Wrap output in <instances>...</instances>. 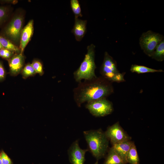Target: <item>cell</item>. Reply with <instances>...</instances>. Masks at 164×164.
I'll return each mask as SVG.
<instances>
[{"mask_svg":"<svg viewBox=\"0 0 164 164\" xmlns=\"http://www.w3.org/2000/svg\"><path fill=\"white\" fill-rule=\"evenodd\" d=\"M33 32V21L30 20L22 29L20 38V50L23 53L24 50L32 37Z\"/></svg>","mask_w":164,"mask_h":164,"instance_id":"cell-11","label":"cell"},{"mask_svg":"<svg viewBox=\"0 0 164 164\" xmlns=\"http://www.w3.org/2000/svg\"><path fill=\"white\" fill-rule=\"evenodd\" d=\"M14 53L11 50L3 48L0 50V56L8 60L14 55Z\"/></svg>","mask_w":164,"mask_h":164,"instance_id":"cell-22","label":"cell"},{"mask_svg":"<svg viewBox=\"0 0 164 164\" xmlns=\"http://www.w3.org/2000/svg\"><path fill=\"white\" fill-rule=\"evenodd\" d=\"M89 150L98 160L104 157L108 150L109 140L101 129L83 132Z\"/></svg>","mask_w":164,"mask_h":164,"instance_id":"cell-2","label":"cell"},{"mask_svg":"<svg viewBox=\"0 0 164 164\" xmlns=\"http://www.w3.org/2000/svg\"><path fill=\"white\" fill-rule=\"evenodd\" d=\"M94 164H98V162L97 161L95 163H94Z\"/></svg>","mask_w":164,"mask_h":164,"instance_id":"cell-29","label":"cell"},{"mask_svg":"<svg viewBox=\"0 0 164 164\" xmlns=\"http://www.w3.org/2000/svg\"><path fill=\"white\" fill-rule=\"evenodd\" d=\"M24 56L21 53L14 54L8 60L11 75L15 76L21 73L24 67Z\"/></svg>","mask_w":164,"mask_h":164,"instance_id":"cell-10","label":"cell"},{"mask_svg":"<svg viewBox=\"0 0 164 164\" xmlns=\"http://www.w3.org/2000/svg\"><path fill=\"white\" fill-rule=\"evenodd\" d=\"M95 46L93 44L87 47V51L79 67L73 73L74 79L79 83L82 80H87L96 77L95 62Z\"/></svg>","mask_w":164,"mask_h":164,"instance_id":"cell-3","label":"cell"},{"mask_svg":"<svg viewBox=\"0 0 164 164\" xmlns=\"http://www.w3.org/2000/svg\"><path fill=\"white\" fill-rule=\"evenodd\" d=\"M134 143L131 140L112 144V148L122 159L125 164L127 163L126 157L131 145Z\"/></svg>","mask_w":164,"mask_h":164,"instance_id":"cell-13","label":"cell"},{"mask_svg":"<svg viewBox=\"0 0 164 164\" xmlns=\"http://www.w3.org/2000/svg\"><path fill=\"white\" fill-rule=\"evenodd\" d=\"M4 48L2 46L1 44L0 43V50Z\"/></svg>","mask_w":164,"mask_h":164,"instance_id":"cell-28","label":"cell"},{"mask_svg":"<svg viewBox=\"0 0 164 164\" xmlns=\"http://www.w3.org/2000/svg\"><path fill=\"white\" fill-rule=\"evenodd\" d=\"M100 72L101 76L112 82L114 76L119 73L117 69L116 61L107 52L104 53Z\"/></svg>","mask_w":164,"mask_h":164,"instance_id":"cell-8","label":"cell"},{"mask_svg":"<svg viewBox=\"0 0 164 164\" xmlns=\"http://www.w3.org/2000/svg\"><path fill=\"white\" fill-rule=\"evenodd\" d=\"M151 57L159 62L164 60V39L157 46Z\"/></svg>","mask_w":164,"mask_h":164,"instance_id":"cell-17","label":"cell"},{"mask_svg":"<svg viewBox=\"0 0 164 164\" xmlns=\"http://www.w3.org/2000/svg\"><path fill=\"white\" fill-rule=\"evenodd\" d=\"M31 64L36 73L39 74L40 76L43 74L44 72L43 65L40 61L35 60L33 61Z\"/></svg>","mask_w":164,"mask_h":164,"instance_id":"cell-21","label":"cell"},{"mask_svg":"<svg viewBox=\"0 0 164 164\" xmlns=\"http://www.w3.org/2000/svg\"><path fill=\"white\" fill-rule=\"evenodd\" d=\"M0 43L4 48L11 50L14 53H19L20 49L11 43L9 40L0 36Z\"/></svg>","mask_w":164,"mask_h":164,"instance_id":"cell-18","label":"cell"},{"mask_svg":"<svg viewBox=\"0 0 164 164\" xmlns=\"http://www.w3.org/2000/svg\"><path fill=\"white\" fill-rule=\"evenodd\" d=\"M70 6L72 11L75 15V17L82 16L80 6L78 0H71Z\"/></svg>","mask_w":164,"mask_h":164,"instance_id":"cell-20","label":"cell"},{"mask_svg":"<svg viewBox=\"0 0 164 164\" xmlns=\"http://www.w3.org/2000/svg\"><path fill=\"white\" fill-rule=\"evenodd\" d=\"M112 83L101 76L81 81L73 90L74 100L80 107L84 103L106 98L114 92Z\"/></svg>","mask_w":164,"mask_h":164,"instance_id":"cell-1","label":"cell"},{"mask_svg":"<svg viewBox=\"0 0 164 164\" xmlns=\"http://www.w3.org/2000/svg\"><path fill=\"white\" fill-rule=\"evenodd\" d=\"M88 150V149H83L80 147L78 140L74 142L68 151L70 162L71 164H84L85 154Z\"/></svg>","mask_w":164,"mask_h":164,"instance_id":"cell-9","label":"cell"},{"mask_svg":"<svg viewBox=\"0 0 164 164\" xmlns=\"http://www.w3.org/2000/svg\"><path fill=\"white\" fill-rule=\"evenodd\" d=\"M87 21L75 17L74 24L72 30L76 40L80 41L84 36L87 31Z\"/></svg>","mask_w":164,"mask_h":164,"instance_id":"cell-12","label":"cell"},{"mask_svg":"<svg viewBox=\"0 0 164 164\" xmlns=\"http://www.w3.org/2000/svg\"><path fill=\"white\" fill-rule=\"evenodd\" d=\"M105 133L112 144L130 140L131 139L121 127L119 122L109 127Z\"/></svg>","mask_w":164,"mask_h":164,"instance_id":"cell-7","label":"cell"},{"mask_svg":"<svg viewBox=\"0 0 164 164\" xmlns=\"http://www.w3.org/2000/svg\"><path fill=\"white\" fill-rule=\"evenodd\" d=\"M6 73L2 62L0 61V82L3 81L5 79Z\"/></svg>","mask_w":164,"mask_h":164,"instance_id":"cell-26","label":"cell"},{"mask_svg":"<svg viewBox=\"0 0 164 164\" xmlns=\"http://www.w3.org/2000/svg\"><path fill=\"white\" fill-rule=\"evenodd\" d=\"M130 70L132 72L138 74L163 72L162 69L156 70L137 64H132Z\"/></svg>","mask_w":164,"mask_h":164,"instance_id":"cell-16","label":"cell"},{"mask_svg":"<svg viewBox=\"0 0 164 164\" xmlns=\"http://www.w3.org/2000/svg\"><path fill=\"white\" fill-rule=\"evenodd\" d=\"M127 163L130 164H140V160L136 147L134 142L131 145L126 157Z\"/></svg>","mask_w":164,"mask_h":164,"instance_id":"cell-15","label":"cell"},{"mask_svg":"<svg viewBox=\"0 0 164 164\" xmlns=\"http://www.w3.org/2000/svg\"><path fill=\"white\" fill-rule=\"evenodd\" d=\"M164 39L162 35L149 30L142 34L139 44L144 53L151 57L157 46Z\"/></svg>","mask_w":164,"mask_h":164,"instance_id":"cell-4","label":"cell"},{"mask_svg":"<svg viewBox=\"0 0 164 164\" xmlns=\"http://www.w3.org/2000/svg\"><path fill=\"white\" fill-rule=\"evenodd\" d=\"M0 152H0V164H2V159H1V156Z\"/></svg>","mask_w":164,"mask_h":164,"instance_id":"cell-27","label":"cell"},{"mask_svg":"<svg viewBox=\"0 0 164 164\" xmlns=\"http://www.w3.org/2000/svg\"><path fill=\"white\" fill-rule=\"evenodd\" d=\"M8 10L5 6H0V25L5 20L8 16Z\"/></svg>","mask_w":164,"mask_h":164,"instance_id":"cell-23","label":"cell"},{"mask_svg":"<svg viewBox=\"0 0 164 164\" xmlns=\"http://www.w3.org/2000/svg\"><path fill=\"white\" fill-rule=\"evenodd\" d=\"M103 164H125L122 159L115 152L112 147L108 151Z\"/></svg>","mask_w":164,"mask_h":164,"instance_id":"cell-14","label":"cell"},{"mask_svg":"<svg viewBox=\"0 0 164 164\" xmlns=\"http://www.w3.org/2000/svg\"><path fill=\"white\" fill-rule=\"evenodd\" d=\"M21 73L22 78L24 79L33 76L36 74L31 64L29 63L27 64L23 67Z\"/></svg>","mask_w":164,"mask_h":164,"instance_id":"cell-19","label":"cell"},{"mask_svg":"<svg viewBox=\"0 0 164 164\" xmlns=\"http://www.w3.org/2000/svg\"><path fill=\"white\" fill-rule=\"evenodd\" d=\"M23 22V18L22 16H15L5 29L4 33L5 36L14 42H18L20 40Z\"/></svg>","mask_w":164,"mask_h":164,"instance_id":"cell-6","label":"cell"},{"mask_svg":"<svg viewBox=\"0 0 164 164\" xmlns=\"http://www.w3.org/2000/svg\"><path fill=\"white\" fill-rule=\"evenodd\" d=\"M0 154L2 164H13L10 158L4 151L1 152Z\"/></svg>","mask_w":164,"mask_h":164,"instance_id":"cell-24","label":"cell"},{"mask_svg":"<svg viewBox=\"0 0 164 164\" xmlns=\"http://www.w3.org/2000/svg\"><path fill=\"white\" fill-rule=\"evenodd\" d=\"M85 107L92 115L96 117L108 115L112 112L113 110L112 103L106 98L88 102Z\"/></svg>","mask_w":164,"mask_h":164,"instance_id":"cell-5","label":"cell"},{"mask_svg":"<svg viewBox=\"0 0 164 164\" xmlns=\"http://www.w3.org/2000/svg\"><path fill=\"white\" fill-rule=\"evenodd\" d=\"M124 73H120V72L117 74L113 78L112 82H121L125 81Z\"/></svg>","mask_w":164,"mask_h":164,"instance_id":"cell-25","label":"cell"}]
</instances>
